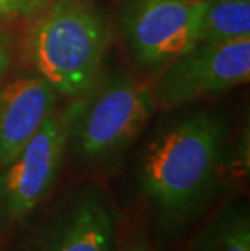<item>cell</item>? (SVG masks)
<instances>
[{"instance_id":"13","label":"cell","mask_w":250,"mask_h":251,"mask_svg":"<svg viewBox=\"0 0 250 251\" xmlns=\"http://www.w3.org/2000/svg\"><path fill=\"white\" fill-rule=\"evenodd\" d=\"M124 251H148V248L143 247V245H132V247L125 248Z\"/></svg>"},{"instance_id":"8","label":"cell","mask_w":250,"mask_h":251,"mask_svg":"<svg viewBox=\"0 0 250 251\" xmlns=\"http://www.w3.org/2000/svg\"><path fill=\"white\" fill-rule=\"evenodd\" d=\"M114 224L98 198L80 201L56 233L47 251H112Z\"/></svg>"},{"instance_id":"2","label":"cell","mask_w":250,"mask_h":251,"mask_svg":"<svg viewBox=\"0 0 250 251\" xmlns=\"http://www.w3.org/2000/svg\"><path fill=\"white\" fill-rule=\"evenodd\" d=\"M112 33L91 0H54L31 23L26 54L58 96L75 99L104 73Z\"/></svg>"},{"instance_id":"11","label":"cell","mask_w":250,"mask_h":251,"mask_svg":"<svg viewBox=\"0 0 250 251\" xmlns=\"http://www.w3.org/2000/svg\"><path fill=\"white\" fill-rule=\"evenodd\" d=\"M39 0H0V18H17L29 13Z\"/></svg>"},{"instance_id":"3","label":"cell","mask_w":250,"mask_h":251,"mask_svg":"<svg viewBox=\"0 0 250 251\" xmlns=\"http://www.w3.org/2000/svg\"><path fill=\"white\" fill-rule=\"evenodd\" d=\"M156 110L153 88L124 70L103 73L63 109L68 146L86 162H103L122 152Z\"/></svg>"},{"instance_id":"12","label":"cell","mask_w":250,"mask_h":251,"mask_svg":"<svg viewBox=\"0 0 250 251\" xmlns=\"http://www.w3.org/2000/svg\"><path fill=\"white\" fill-rule=\"evenodd\" d=\"M8 67H10V57L7 54V50H5V47L2 46V42H0V79L7 73Z\"/></svg>"},{"instance_id":"10","label":"cell","mask_w":250,"mask_h":251,"mask_svg":"<svg viewBox=\"0 0 250 251\" xmlns=\"http://www.w3.org/2000/svg\"><path fill=\"white\" fill-rule=\"evenodd\" d=\"M190 251H250V226L242 211L226 209L198 235Z\"/></svg>"},{"instance_id":"7","label":"cell","mask_w":250,"mask_h":251,"mask_svg":"<svg viewBox=\"0 0 250 251\" xmlns=\"http://www.w3.org/2000/svg\"><path fill=\"white\" fill-rule=\"evenodd\" d=\"M57 91L38 73L15 78L0 88V167L20 152L56 110Z\"/></svg>"},{"instance_id":"9","label":"cell","mask_w":250,"mask_h":251,"mask_svg":"<svg viewBox=\"0 0 250 251\" xmlns=\"http://www.w3.org/2000/svg\"><path fill=\"white\" fill-rule=\"evenodd\" d=\"M250 37V0L206 2L198 15V42H231Z\"/></svg>"},{"instance_id":"1","label":"cell","mask_w":250,"mask_h":251,"mask_svg":"<svg viewBox=\"0 0 250 251\" xmlns=\"http://www.w3.org/2000/svg\"><path fill=\"white\" fill-rule=\"evenodd\" d=\"M224 128L198 110L164 128L141 157L140 185L166 222L180 224L203 204L220 170Z\"/></svg>"},{"instance_id":"5","label":"cell","mask_w":250,"mask_h":251,"mask_svg":"<svg viewBox=\"0 0 250 251\" xmlns=\"http://www.w3.org/2000/svg\"><path fill=\"white\" fill-rule=\"evenodd\" d=\"M201 0H125L122 36L140 67H159L198 44Z\"/></svg>"},{"instance_id":"4","label":"cell","mask_w":250,"mask_h":251,"mask_svg":"<svg viewBox=\"0 0 250 251\" xmlns=\"http://www.w3.org/2000/svg\"><path fill=\"white\" fill-rule=\"evenodd\" d=\"M250 37L231 42H198L169 62L153 86L156 107L174 110L249 81Z\"/></svg>"},{"instance_id":"14","label":"cell","mask_w":250,"mask_h":251,"mask_svg":"<svg viewBox=\"0 0 250 251\" xmlns=\"http://www.w3.org/2000/svg\"><path fill=\"white\" fill-rule=\"evenodd\" d=\"M206 2H244V0H206Z\"/></svg>"},{"instance_id":"6","label":"cell","mask_w":250,"mask_h":251,"mask_svg":"<svg viewBox=\"0 0 250 251\" xmlns=\"http://www.w3.org/2000/svg\"><path fill=\"white\" fill-rule=\"evenodd\" d=\"M67 148V119L63 110H54L3 167L0 191L8 217H26L49 195L60 172Z\"/></svg>"}]
</instances>
